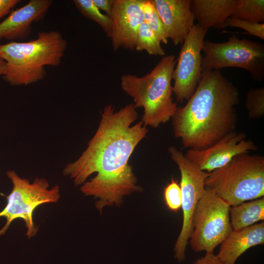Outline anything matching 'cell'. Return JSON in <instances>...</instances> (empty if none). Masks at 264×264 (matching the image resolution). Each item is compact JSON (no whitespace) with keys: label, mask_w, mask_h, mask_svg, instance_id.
<instances>
[{"label":"cell","mask_w":264,"mask_h":264,"mask_svg":"<svg viewBox=\"0 0 264 264\" xmlns=\"http://www.w3.org/2000/svg\"><path fill=\"white\" fill-rule=\"evenodd\" d=\"M242 0H192L191 8L204 28H224V22L241 6Z\"/></svg>","instance_id":"cell-16"},{"label":"cell","mask_w":264,"mask_h":264,"mask_svg":"<svg viewBox=\"0 0 264 264\" xmlns=\"http://www.w3.org/2000/svg\"><path fill=\"white\" fill-rule=\"evenodd\" d=\"M230 222L234 230H239L264 220V198L244 202L230 209Z\"/></svg>","instance_id":"cell-17"},{"label":"cell","mask_w":264,"mask_h":264,"mask_svg":"<svg viewBox=\"0 0 264 264\" xmlns=\"http://www.w3.org/2000/svg\"><path fill=\"white\" fill-rule=\"evenodd\" d=\"M193 264H226L214 253H206L205 255L198 259Z\"/></svg>","instance_id":"cell-26"},{"label":"cell","mask_w":264,"mask_h":264,"mask_svg":"<svg viewBox=\"0 0 264 264\" xmlns=\"http://www.w3.org/2000/svg\"><path fill=\"white\" fill-rule=\"evenodd\" d=\"M246 137L244 132L235 130L209 148L188 149L185 156L201 170L209 173L223 167L238 154L257 150L255 143Z\"/></svg>","instance_id":"cell-11"},{"label":"cell","mask_w":264,"mask_h":264,"mask_svg":"<svg viewBox=\"0 0 264 264\" xmlns=\"http://www.w3.org/2000/svg\"><path fill=\"white\" fill-rule=\"evenodd\" d=\"M238 88L220 70H203L195 92L172 118L174 133L184 148L210 147L235 130Z\"/></svg>","instance_id":"cell-2"},{"label":"cell","mask_w":264,"mask_h":264,"mask_svg":"<svg viewBox=\"0 0 264 264\" xmlns=\"http://www.w3.org/2000/svg\"><path fill=\"white\" fill-rule=\"evenodd\" d=\"M73 3L84 17L99 24L107 37H110L112 28V20L110 17L103 14L92 0H74Z\"/></svg>","instance_id":"cell-19"},{"label":"cell","mask_w":264,"mask_h":264,"mask_svg":"<svg viewBox=\"0 0 264 264\" xmlns=\"http://www.w3.org/2000/svg\"><path fill=\"white\" fill-rule=\"evenodd\" d=\"M94 4L101 11L105 12V14L110 17L114 0H92Z\"/></svg>","instance_id":"cell-27"},{"label":"cell","mask_w":264,"mask_h":264,"mask_svg":"<svg viewBox=\"0 0 264 264\" xmlns=\"http://www.w3.org/2000/svg\"><path fill=\"white\" fill-rule=\"evenodd\" d=\"M142 10L144 22L156 34L161 43L167 44V33L153 0H143Z\"/></svg>","instance_id":"cell-20"},{"label":"cell","mask_w":264,"mask_h":264,"mask_svg":"<svg viewBox=\"0 0 264 264\" xmlns=\"http://www.w3.org/2000/svg\"><path fill=\"white\" fill-rule=\"evenodd\" d=\"M62 34L42 31L29 42L0 44V58L6 63L3 79L12 86L30 85L45 77V66H59L67 47Z\"/></svg>","instance_id":"cell-3"},{"label":"cell","mask_w":264,"mask_h":264,"mask_svg":"<svg viewBox=\"0 0 264 264\" xmlns=\"http://www.w3.org/2000/svg\"><path fill=\"white\" fill-rule=\"evenodd\" d=\"M264 243V222L234 230L220 244L217 255L226 264H235L238 259L250 248Z\"/></svg>","instance_id":"cell-15"},{"label":"cell","mask_w":264,"mask_h":264,"mask_svg":"<svg viewBox=\"0 0 264 264\" xmlns=\"http://www.w3.org/2000/svg\"><path fill=\"white\" fill-rule=\"evenodd\" d=\"M175 45L182 44L195 25L191 0H153Z\"/></svg>","instance_id":"cell-13"},{"label":"cell","mask_w":264,"mask_h":264,"mask_svg":"<svg viewBox=\"0 0 264 264\" xmlns=\"http://www.w3.org/2000/svg\"><path fill=\"white\" fill-rule=\"evenodd\" d=\"M136 109L133 104L117 111L111 104L106 106L86 149L63 170L76 185L83 184L82 193L98 199L95 204L100 211L141 190L129 160L148 129L142 121L132 125L138 117Z\"/></svg>","instance_id":"cell-1"},{"label":"cell","mask_w":264,"mask_h":264,"mask_svg":"<svg viewBox=\"0 0 264 264\" xmlns=\"http://www.w3.org/2000/svg\"><path fill=\"white\" fill-rule=\"evenodd\" d=\"M224 26V28L232 27L241 28L245 31L247 34L264 40V22H253L231 16L225 21Z\"/></svg>","instance_id":"cell-23"},{"label":"cell","mask_w":264,"mask_h":264,"mask_svg":"<svg viewBox=\"0 0 264 264\" xmlns=\"http://www.w3.org/2000/svg\"><path fill=\"white\" fill-rule=\"evenodd\" d=\"M21 0H0V19L8 14L19 2Z\"/></svg>","instance_id":"cell-25"},{"label":"cell","mask_w":264,"mask_h":264,"mask_svg":"<svg viewBox=\"0 0 264 264\" xmlns=\"http://www.w3.org/2000/svg\"><path fill=\"white\" fill-rule=\"evenodd\" d=\"M171 159L177 165L181 175L183 221L174 246V257L178 263L185 259V251L191 232L193 217L198 201L204 196L208 173L201 170L175 146L168 149Z\"/></svg>","instance_id":"cell-9"},{"label":"cell","mask_w":264,"mask_h":264,"mask_svg":"<svg viewBox=\"0 0 264 264\" xmlns=\"http://www.w3.org/2000/svg\"><path fill=\"white\" fill-rule=\"evenodd\" d=\"M142 2L143 0H114L109 37L113 50L135 49L138 29L144 22Z\"/></svg>","instance_id":"cell-12"},{"label":"cell","mask_w":264,"mask_h":264,"mask_svg":"<svg viewBox=\"0 0 264 264\" xmlns=\"http://www.w3.org/2000/svg\"><path fill=\"white\" fill-rule=\"evenodd\" d=\"M52 3L51 0H30L23 6L11 11L0 22V40L27 38L32 24L44 19Z\"/></svg>","instance_id":"cell-14"},{"label":"cell","mask_w":264,"mask_h":264,"mask_svg":"<svg viewBox=\"0 0 264 264\" xmlns=\"http://www.w3.org/2000/svg\"><path fill=\"white\" fill-rule=\"evenodd\" d=\"M208 30L195 24L182 44L172 75L173 93L178 103H182L192 96L200 80L202 49Z\"/></svg>","instance_id":"cell-10"},{"label":"cell","mask_w":264,"mask_h":264,"mask_svg":"<svg viewBox=\"0 0 264 264\" xmlns=\"http://www.w3.org/2000/svg\"><path fill=\"white\" fill-rule=\"evenodd\" d=\"M231 17L249 22L262 23L264 22V0H242V3Z\"/></svg>","instance_id":"cell-21"},{"label":"cell","mask_w":264,"mask_h":264,"mask_svg":"<svg viewBox=\"0 0 264 264\" xmlns=\"http://www.w3.org/2000/svg\"><path fill=\"white\" fill-rule=\"evenodd\" d=\"M205 188L231 206L264 196V157L238 154L223 167L208 174Z\"/></svg>","instance_id":"cell-5"},{"label":"cell","mask_w":264,"mask_h":264,"mask_svg":"<svg viewBox=\"0 0 264 264\" xmlns=\"http://www.w3.org/2000/svg\"><path fill=\"white\" fill-rule=\"evenodd\" d=\"M245 105L250 119H258L264 115V88L250 89L245 97Z\"/></svg>","instance_id":"cell-22"},{"label":"cell","mask_w":264,"mask_h":264,"mask_svg":"<svg viewBox=\"0 0 264 264\" xmlns=\"http://www.w3.org/2000/svg\"><path fill=\"white\" fill-rule=\"evenodd\" d=\"M164 199L166 206L172 211L176 212L181 207L180 186L173 178L164 188Z\"/></svg>","instance_id":"cell-24"},{"label":"cell","mask_w":264,"mask_h":264,"mask_svg":"<svg viewBox=\"0 0 264 264\" xmlns=\"http://www.w3.org/2000/svg\"><path fill=\"white\" fill-rule=\"evenodd\" d=\"M6 69V63L0 58V76H3Z\"/></svg>","instance_id":"cell-28"},{"label":"cell","mask_w":264,"mask_h":264,"mask_svg":"<svg viewBox=\"0 0 264 264\" xmlns=\"http://www.w3.org/2000/svg\"><path fill=\"white\" fill-rule=\"evenodd\" d=\"M12 183V190L7 196V204L0 212V218L6 219V222L0 230V236L7 231L11 222L16 219H22L27 228L26 235L30 239L38 232L33 220V213L40 205L56 203L60 197V187L49 188L48 181L36 177L32 182L21 177L14 170L6 172Z\"/></svg>","instance_id":"cell-6"},{"label":"cell","mask_w":264,"mask_h":264,"mask_svg":"<svg viewBox=\"0 0 264 264\" xmlns=\"http://www.w3.org/2000/svg\"><path fill=\"white\" fill-rule=\"evenodd\" d=\"M161 41L156 34L144 22L138 30L135 49L146 51L150 55L165 56Z\"/></svg>","instance_id":"cell-18"},{"label":"cell","mask_w":264,"mask_h":264,"mask_svg":"<svg viewBox=\"0 0 264 264\" xmlns=\"http://www.w3.org/2000/svg\"><path fill=\"white\" fill-rule=\"evenodd\" d=\"M176 63L175 55H165L146 75L127 74L120 78L122 90L133 99L136 108L143 109L141 121L145 126L158 128L172 118L176 111L171 84Z\"/></svg>","instance_id":"cell-4"},{"label":"cell","mask_w":264,"mask_h":264,"mask_svg":"<svg viewBox=\"0 0 264 264\" xmlns=\"http://www.w3.org/2000/svg\"><path fill=\"white\" fill-rule=\"evenodd\" d=\"M230 206L212 190L206 188L193 217L190 244L197 252L213 253L233 230Z\"/></svg>","instance_id":"cell-8"},{"label":"cell","mask_w":264,"mask_h":264,"mask_svg":"<svg viewBox=\"0 0 264 264\" xmlns=\"http://www.w3.org/2000/svg\"><path fill=\"white\" fill-rule=\"evenodd\" d=\"M202 53V70L237 67L247 70L255 81L264 79V45L261 43L233 35L222 43L204 41Z\"/></svg>","instance_id":"cell-7"}]
</instances>
